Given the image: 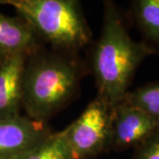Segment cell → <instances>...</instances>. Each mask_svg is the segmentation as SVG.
Wrapping results in <instances>:
<instances>
[{"mask_svg": "<svg viewBox=\"0 0 159 159\" xmlns=\"http://www.w3.org/2000/svg\"><path fill=\"white\" fill-rule=\"evenodd\" d=\"M46 123L26 115L0 119V159H19L51 134Z\"/></svg>", "mask_w": 159, "mask_h": 159, "instance_id": "8992f818", "label": "cell"}, {"mask_svg": "<svg viewBox=\"0 0 159 159\" xmlns=\"http://www.w3.org/2000/svg\"><path fill=\"white\" fill-rule=\"evenodd\" d=\"M153 55L142 41L131 37L125 18L113 1H104L101 33L93 47L91 70L97 94L112 106L130 90L135 73L142 63Z\"/></svg>", "mask_w": 159, "mask_h": 159, "instance_id": "6da1fadb", "label": "cell"}, {"mask_svg": "<svg viewBox=\"0 0 159 159\" xmlns=\"http://www.w3.org/2000/svg\"><path fill=\"white\" fill-rule=\"evenodd\" d=\"M122 101L159 120V80L130 89Z\"/></svg>", "mask_w": 159, "mask_h": 159, "instance_id": "8fae6325", "label": "cell"}, {"mask_svg": "<svg viewBox=\"0 0 159 159\" xmlns=\"http://www.w3.org/2000/svg\"><path fill=\"white\" fill-rule=\"evenodd\" d=\"M53 50L77 54L91 43L92 31L76 0H4Z\"/></svg>", "mask_w": 159, "mask_h": 159, "instance_id": "3957f363", "label": "cell"}, {"mask_svg": "<svg viewBox=\"0 0 159 159\" xmlns=\"http://www.w3.org/2000/svg\"><path fill=\"white\" fill-rule=\"evenodd\" d=\"M84 74L77 54L41 48L27 58L22 109L30 119L46 123L74 100Z\"/></svg>", "mask_w": 159, "mask_h": 159, "instance_id": "7a4b0ae2", "label": "cell"}, {"mask_svg": "<svg viewBox=\"0 0 159 159\" xmlns=\"http://www.w3.org/2000/svg\"><path fill=\"white\" fill-rule=\"evenodd\" d=\"M19 159H73L66 129L51 133L38 146Z\"/></svg>", "mask_w": 159, "mask_h": 159, "instance_id": "30bf717a", "label": "cell"}, {"mask_svg": "<svg viewBox=\"0 0 159 159\" xmlns=\"http://www.w3.org/2000/svg\"><path fill=\"white\" fill-rule=\"evenodd\" d=\"M128 16L142 35V42L159 56V0H134Z\"/></svg>", "mask_w": 159, "mask_h": 159, "instance_id": "9c48e42d", "label": "cell"}, {"mask_svg": "<svg viewBox=\"0 0 159 159\" xmlns=\"http://www.w3.org/2000/svg\"><path fill=\"white\" fill-rule=\"evenodd\" d=\"M29 56L11 54L0 66V119L20 115L23 74Z\"/></svg>", "mask_w": 159, "mask_h": 159, "instance_id": "52a82bcc", "label": "cell"}, {"mask_svg": "<svg viewBox=\"0 0 159 159\" xmlns=\"http://www.w3.org/2000/svg\"><path fill=\"white\" fill-rule=\"evenodd\" d=\"M40 41L34 29L22 18L0 13V51L9 55H30L41 48Z\"/></svg>", "mask_w": 159, "mask_h": 159, "instance_id": "ba28073f", "label": "cell"}, {"mask_svg": "<svg viewBox=\"0 0 159 159\" xmlns=\"http://www.w3.org/2000/svg\"><path fill=\"white\" fill-rule=\"evenodd\" d=\"M133 159H159V129L134 148Z\"/></svg>", "mask_w": 159, "mask_h": 159, "instance_id": "7c38bea8", "label": "cell"}, {"mask_svg": "<svg viewBox=\"0 0 159 159\" xmlns=\"http://www.w3.org/2000/svg\"><path fill=\"white\" fill-rule=\"evenodd\" d=\"M0 5H4V3H3V1H2V0H0Z\"/></svg>", "mask_w": 159, "mask_h": 159, "instance_id": "5bb4252c", "label": "cell"}, {"mask_svg": "<svg viewBox=\"0 0 159 159\" xmlns=\"http://www.w3.org/2000/svg\"><path fill=\"white\" fill-rule=\"evenodd\" d=\"M158 129V119L121 101L112 110L111 149L134 148Z\"/></svg>", "mask_w": 159, "mask_h": 159, "instance_id": "5b68a950", "label": "cell"}, {"mask_svg": "<svg viewBox=\"0 0 159 159\" xmlns=\"http://www.w3.org/2000/svg\"><path fill=\"white\" fill-rule=\"evenodd\" d=\"M112 110L113 106L97 94L66 128L73 159H92L111 149Z\"/></svg>", "mask_w": 159, "mask_h": 159, "instance_id": "277c9868", "label": "cell"}, {"mask_svg": "<svg viewBox=\"0 0 159 159\" xmlns=\"http://www.w3.org/2000/svg\"><path fill=\"white\" fill-rule=\"evenodd\" d=\"M9 54H6V53H4L2 51H0V66H2V64L6 61V59L8 57Z\"/></svg>", "mask_w": 159, "mask_h": 159, "instance_id": "4fadbf2b", "label": "cell"}]
</instances>
